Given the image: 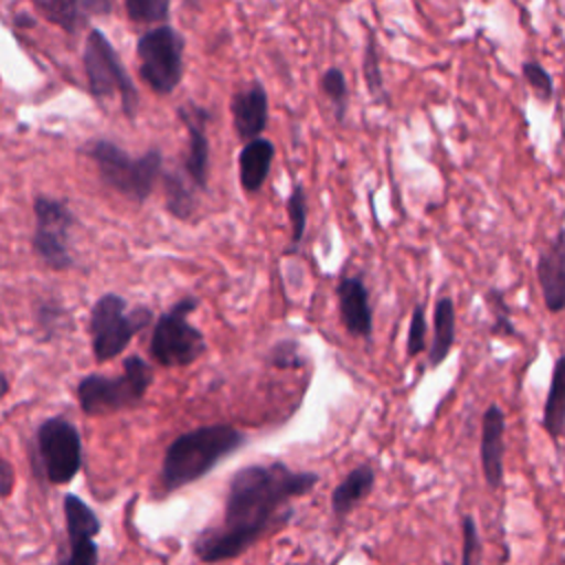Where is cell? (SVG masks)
Returning a JSON list of instances; mask_svg holds the SVG:
<instances>
[{"instance_id": "30", "label": "cell", "mask_w": 565, "mask_h": 565, "mask_svg": "<svg viewBox=\"0 0 565 565\" xmlns=\"http://www.w3.org/2000/svg\"><path fill=\"white\" fill-rule=\"evenodd\" d=\"M426 313H424V305L417 302L413 307L411 313V322H408V335H406V355L408 358H417L424 349H426Z\"/></svg>"}, {"instance_id": "31", "label": "cell", "mask_w": 565, "mask_h": 565, "mask_svg": "<svg viewBox=\"0 0 565 565\" xmlns=\"http://www.w3.org/2000/svg\"><path fill=\"white\" fill-rule=\"evenodd\" d=\"M486 300H488V307L492 309V316H494L492 335H516V329L510 320V307H508L503 294L499 289H490Z\"/></svg>"}, {"instance_id": "20", "label": "cell", "mask_w": 565, "mask_h": 565, "mask_svg": "<svg viewBox=\"0 0 565 565\" xmlns=\"http://www.w3.org/2000/svg\"><path fill=\"white\" fill-rule=\"evenodd\" d=\"M455 331H457V318H455V302L448 296H439L435 302V313H433V342H430V353L428 362L430 366H439L452 344H455Z\"/></svg>"}, {"instance_id": "19", "label": "cell", "mask_w": 565, "mask_h": 565, "mask_svg": "<svg viewBox=\"0 0 565 565\" xmlns=\"http://www.w3.org/2000/svg\"><path fill=\"white\" fill-rule=\"evenodd\" d=\"M375 486V470L369 463L353 468L331 492V512L342 521L360 501H364Z\"/></svg>"}, {"instance_id": "2", "label": "cell", "mask_w": 565, "mask_h": 565, "mask_svg": "<svg viewBox=\"0 0 565 565\" xmlns=\"http://www.w3.org/2000/svg\"><path fill=\"white\" fill-rule=\"evenodd\" d=\"M245 441V433L225 422L199 426L174 437L166 448L159 470L161 497L203 479Z\"/></svg>"}, {"instance_id": "26", "label": "cell", "mask_w": 565, "mask_h": 565, "mask_svg": "<svg viewBox=\"0 0 565 565\" xmlns=\"http://www.w3.org/2000/svg\"><path fill=\"white\" fill-rule=\"evenodd\" d=\"M124 7L132 22L157 24V26L159 22H166L170 13V0H126Z\"/></svg>"}, {"instance_id": "14", "label": "cell", "mask_w": 565, "mask_h": 565, "mask_svg": "<svg viewBox=\"0 0 565 565\" xmlns=\"http://www.w3.org/2000/svg\"><path fill=\"white\" fill-rule=\"evenodd\" d=\"M536 278L547 311L558 313L565 307V232L558 230L552 243L543 247L536 260Z\"/></svg>"}, {"instance_id": "29", "label": "cell", "mask_w": 565, "mask_h": 565, "mask_svg": "<svg viewBox=\"0 0 565 565\" xmlns=\"http://www.w3.org/2000/svg\"><path fill=\"white\" fill-rule=\"evenodd\" d=\"M267 364L274 369H302L305 358L296 340H280L267 353Z\"/></svg>"}, {"instance_id": "32", "label": "cell", "mask_w": 565, "mask_h": 565, "mask_svg": "<svg viewBox=\"0 0 565 565\" xmlns=\"http://www.w3.org/2000/svg\"><path fill=\"white\" fill-rule=\"evenodd\" d=\"M13 483H15L13 468L0 457V497H9L13 492Z\"/></svg>"}, {"instance_id": "21", "label": "cell", "mask_w": 565, "mask_h": 565, "mask_svg": "<svg viewBox=\"0 0 565 565\" xmlns=\"http://www.w3.org/2000/svg\"><path fill=\"white\" fill-rule=\"evenodd\" d=\"M561 380V358L554 362V371H552V380H550V391L545 397V406H543V428L545 433L558 444L561 435H563V426H565V399H563V388L558 384Z\"/></svg>"}, {"instance_id": "17", "label": "cell", "mask_w": 565, "mask_h": 565, "mask_svg": "<svg viewBox=\"0 0 565 565\" xmlns=\"http://www.w3.org/2000/svg\"><path fill=\"white\" fill-rule=\"evenodd\" d=\"M271 161H274V143L269 139L258 137L243 143L238 152V179H241V188L247 194H256L265 185L271 170Z\"/></svg>"}, {"instance_id": "27", "label": "cell", "mask_w": 565, "mask_h": 565, "mask_svg": "<svg viewBox=\"0 0 565 565\" xmlns=\"http://www.w3.org/2000/svg\"><path fill=\"white\" fill-rule=\"evenodd\" d=\"M459 565H481V536L472 514L461 516V563Z\"/></svg>"}, {"instance_id": "33", "label": "cell", "mask_w": 565, "mask_h": 565, "mask_svg": "<svg viewBox=\"0 0 565 565\" xmlns=\"http://www.w3.org/2000/svg\"><path fill=\"white\" fill-rule=\"evenodd\" d=\"M7 393H9V380L0 373V399H2Z\"/></svg>"}, {"instance_id": "16", "label": "cell", "mask_w": 565, "mask_h": 565, "mask_svg": "<svg viewBox=\"0 0 565 565\" xmlns=\"http://www.w3.org/2000/svg\"><path fill=\"white\" fill-rule=\"evenodd\" d=\"M338 307L342 324L351 335L371 340L373 335V311L369 305V289L358 276H347L338 282Z\"/></svg>"}, {"instance_id": "11", "label": "cell", "mask_w": 565, "mask_h": 565, "mask_svg": "<svg viewBox=\"0 0 565 565\" xmlns=\"http://www.w3.org/2000/svg\"><path fill=\"white\" fill-rule=\"evenodd\" d=\"M64 525L66 547L60 550L55 565H99L95 536L102 532V521L77 494H64Z\"/></svg>"}, {"instance_id": "24", "label": "cell", "mask_w": 565, "mask_h": 565, "mask_svg": "<svg viewBox=\"0 0 565 565\" xmlns=\"http://www.w3.org/2000/svg\"><path fill=\"white\" fill-rule=\"evenodd\" d=\"M285 207H287V216L291 223V249L289 252H296L298 245L302 243L305 230H307V194H305L302 183H296L291 188V194H289Z\"/></svg>"}, {"instance_id": "4", "label": "cell", "mask_w": 565, "mask_h": 565, "mask_svg": "<svg viewBox=\"0 0 565 565\" xmlns=\"http://www.w3.org/2000/svg\"><path fill=\"white\" fill-rule=\"evenodd\" d=\"M152 384V369L141 355H128L124 371L115 377L90 373L77 384V399L84 415H110L126 408H137L148 386Z\"/></svg>"}, {"instance_id": "7", "label": "cell", "mask_w": 565, "mask_h": 565, "mask_svg": "<svg viewBox=\"0 0 565 565\" xmlns=\"http://www.w3.org/2000/svg\"><path fill=\"white\" fill-rule=\"evenodd\" d=\"M84 71L88 79V90L95 99L119 95L121 110L128 119L137 117L139 93L121 64L119 53L113 49L108 38L99 29H90L84 46Z\"/></svg>"}, {"instance_id": "18", "label": "cell", "mask_w": 565, "mask_h": 565, "mask_svg": "<svg viewBox=\"0 0 565 565\" xmlns=\"http://www.w3.org/2000/svg\"><path fill=\"white\" fill-rule=\"evenodd\" d=\"M35 9L53 24L62 26L66 33H75L79 26L86 24V18L93 13H108L113 9L106 0H82V2H68V0H40L35 2Z\"/></svg>"}, {"instance_id": "10", "label": "cell", "mask_w": 565, "mask_h": 565, "mask_svg": "<svg viewBox=\"0 0 565 565\" xmlns=\"http://www.w3.org/2000/svg\"><path fill=\"white\" fill-rule=\"evenodd\" d=\"M35 212V234L33 247L35 254L53 269H68L73 267V254L68 249L71 227L75 223L73 212L60 199H51L40 194L33 203Z\"/></svg>"}, {"instance_id": "22", "label": "cell", "mask_w": 565, "mask_h": 565, "mask_svg": "<svg viewBox=\"0 0 565 565\" xmlns=\"http://www.w3.org/2000/svg\"><path fill=\"white\" fill-rule=\"evenodd\" d=\"M163 192H166V207L172 216L185 221L192 216L196 201H194V188L190 181H185L179 172H166L163 174Z\"/></svg>"}, {"instance_id": "8", "label": "cell", "mask_w": 565, "mask_h": 565, "mask_svg": "<svg viewBox=\"0 0 565 565\" xmlns=\"http://www.w3.org/2000/svg\"><path fill=\"white\" fill-rule=\"evenodd\" d=\"M183 35L170 26L159 24L146 31L137 40V60L139 77L157 95H170L183 77Z\"/></svg>"}, {"instance_id": "3", "label": "cell", "mask_w": 565, "mask_h": 565, "mask_svg": "<svg viewBox=\"0 0 565 565\" xmlns=\"http://www.w3.org/2000/svg\"><path fill=\"white\" fill-rule=\"evenodd\" d=\"M84 150L97 166L99 179L121 196L143 203L154 190L161 172L159 148H150L141 157H130L108 139H93Z\"/></svg>"}, {"instance_id": "13", "label": "cell", "mask_w": 565, "mask_h": 565, "mask_svg": "<svg viewBox=\"0 0 565 565\" xmlns=\"http://www.w3.org/2000/svg\"><path fill=\"white\" fill-rule=\"evenodd\" d=\"M234 132L241 141L258 139L269 121V97L260 82H252L230 99Z\"/></svg>"}, {"instance_id": "6", "label": "cell", "mask_w": 565, "mask_h": 565, "mask_svg": "<svg viewBox=\"0 0 565 565\" xmlns=\"http://www.w3.org/2000/svg\"><path fill=\"white\" fill-rule=\"evenodd\" d=\"M199 307V300L188 296L177 300L168 311H163L150 335V358L166 366H188L205 353V335L201 329L188 322V313Z\"/></svg>"}, {"instance_id": "34", "label": "cell", "mask_w": 565, "mask_h": 565, "mask_svg": "<svg viewBox=\"0 0 565 565\" xmlns=\"http://www.w3.org/2000/svg\"><path fill=\"white\" fill-rule=\"evenodd\" d=\"M287 565H309V563H287Z\"/></svg>"}, {"instance_id": "9", "label": "cell", "mask_w": 565, "mask_h": 565, "mask_svg": "<svg viewBox=\"0 0 565 565\" xmlns=\"http://www.w3.org/2000/svg\"><path fill=\"white\" fill-rule=\"evenodd\" d=\"M42 472L49 483L66 486L82 468V437L66 417H49L35 433Z\"/></svg>"}, {"instance_id": "23", "label": "cell", "mask_w": 565, "mask_h": 565, "mask_svg": "<svg viewBox=\"0 0 565 565\" xmlns=\"http://www.w3.org/2000/svg\"><path fill=\"white\" fill-rule=\"evenodd\" d=\"M362 71H364V82H366V88H369L371 97L377 99V102H386V88H384V77H382V71H380V55H377V42H375L373 31L366 33Z\"/></svg>"}, {"instance_id": "25", "label": "cell", "mask_w": 565, "mask_h": 565, "mask_svg": "<svg viewBox=\"0 0 565 565\" xmlns=\"http://www.w3.org/2000/svg\"><path fill=\"white\" fill-rule=\"evenodd\" d=\"M320 88L322 93L329 97L333 113L338 119H344L347 113V104H349V86H347V77L338 66L327 68L320 75Z\"/></svg>"}, {"instance_id": "1", "label": "cell", "mask_w": 565, "mask_h": 565, "mask_svg": "<svg viewBox=\"0 0 565 565\" xmlns=\"http://www.w3.org/2000/svg\"><path fill=\"white\" fill-rule=\"evenodd\" d=\"M318 481L316 472L291 470L282 461L238 468L225 490L221 523L194 536V556L201 563L238 558L269 530L285 525L294 514L289 501L309 494Z\"/></svg>"}, {"instance_id": "28", "label": "cell", "mask_w": 565, "mask_h": 565, "mask_svg": "<svg viewBox=\"0 0 565 565\" xmlns=\"http://www.w3.org/2000/svg\"><path fill=\"white\" fill-rule=\"evenodd\" d=\"M521 73H523V79L530 84L532 93L541 102H552V97H554V82H552V75L539 62H532V60L523 62Z\"/></svg>"}, {"instance_id": "5", "label": "cell", "mask_w": 565, "mask_h": 565, "mask_svg": "<svg viewBox=\"0 0 565 565\" xmlns=\"http://www.w3.org/2000/svg\"><path fill=\"white\" fill-rule=\"evenodd\" d=\"M152 309L135 307L128 311L126 298L119 294H104L95 300L88 318L90 347L99 364L117 358L130 340L152 322Z\"/></svg>"}, {"instance_id": "12", "label": "cell", "mask_w": 565, "mask_h": 565, "mask_svg": "<svg viewBox=\"0 0 565 565\" xmlns=\"http://www.w3.org/2000/svg\"><path fill=\"white\" fill-rule=\"evenodd\" d=\"M177 117L183 121L188 130V152H185V172L192 188L207 190V177H210V141L205 135V124L210 119V110L185 102L179 106Z\"/></svg>"}, {"instance_id": "15", "label": "cell", "mask_w": 565, "mask_h": 565, "mask_svg": "<svg viewBox=\"0 0 565 565\" xmlns=\"http://www.w3.org/2000/svg\"><path fill=\"white\" fill-rule=\"evenodd\" d=\"M503 428L505 417L497 404H490L481 417L479 459L481 472L490 490H499L503 483Z\"/></svg>"}]
</instances>
